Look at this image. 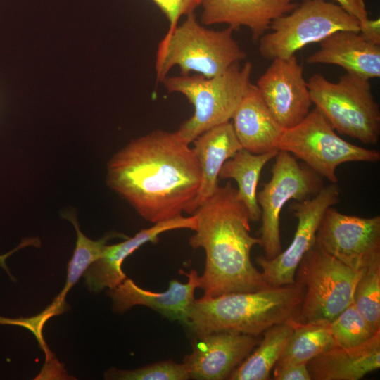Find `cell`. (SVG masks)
I'll return each instance as SVG.
<instances>
[{"instance_id": "obj_26", "label": "cell", "mask_w": 380, "mask_h": 380, "mask_svg": "<svg viewBox=\"0 0 380 380\" xmlns=\"http://www.w3.org/2000/svg\"><path fill=\"white\" fill-rule=\"evenodd\" d=\"M353 303L376 331H380V262L360 271Z\"/></svg>"}, {"instance_id": "obj_29", "label": "cell", "mask_w": 380, "mask_h": 380, "mask_svg": "<svg viewBox=\"0 0 380 380\" xmlns=\"http://www.w3.org/2000/svg\"><path fill=\"white\" fill-rule=\"evenodd\" d=\"M165 15L169 23L167 32H171L182 16L195 12L201 0H152Z\"/></svg>"}, {"instance_id": "obj_3", "label": "cell", "mask_w": 380, "mask_h": 380, "mask_svg": "<svg viewBox=\"0 0 380 380\" xmlns=\"http://www.w3.org/2000/svg\"><path fill=\"white\" fill-rule=\"evenodd\" d=\"M305 289L295 282L251 292L195 299L186 325L196 336L234 332L258 336L270 327L297 320Z\"/></svg>"}, {"instance_id": "obj_28", "label": "cell", "mask_w": 380, "mask_h": 380, "mask_svg": "<svg viewBox=\"0 0 380 380\" xmlns=\"http://www.w3.org/2000/svg\"><path fill=\"white\" fill-rule=\"evenodd\" d=\"M106 379L121 380H187L189 373L182 363L172 360L160 361L132 370L110 369Z\"/></svg>"}, {"instance_id": "obj_7", "label": "cell", "mask_w": 380, "mask_h": 380, "mask_svg": "<svg viewBox=\"0 0 380 380\" xmlns=\"http://www.w3.org/2000/svg\"><path fill=\"white\" fill-rule=\"evenodd\" d=\"M360 21L338 4L326 0H303L290 13L274 20L270 31L259 39L265 59L286 58L305 46L319 42L339 30L360 32Z\"/></svg>"}, {"instance_id": "obj_16", "label": "cell", "mask_w": 380, "mask_h": 380, "mask_svg": "<svg viewBox=\"0 0 380 380\" xmlns=\"http://www.w3.org/2000/svg\"><path fill=\"white\" fill-rule=\"evenodd\" d=\"M196 228L197 219L195 215L190 217L180 215L154 223L152 227L141 229L133 237H128L123 242L106 245L101 257L83 274L89 290L98 292L106 287L113 289L120 284L126 279L122 270L125 259L142 245L148 242H157L160 234L179 229L195 231Z\"/></svg>"}, {"instance_id": "obj_13", "label": "cell", "mask_w": 380, "mask_h": 380, "mask_svg": "<svg viewBox=\"0 0 380 380\" xmlns=\"http://www.w3.org/2000/svg\"><path fill=\"white\" fill-rule=\"evenodd\" d=\"M255 86L266 106L284 129L298 124L310 111L312 102L303 67L295 55L272 61Z\"/></svg>"}, {"instance_id": "obj_14", "label": "cell", "mask_w": 380, "mask_h": 380, "mask_svg": "<svg viewBox=\"0 0 380 380\" xmlns=\"http://www.w3.org/2000/svg\"><path fill=\"white\" fill-rule=\"evenodd\" d=\"M259 341L255 336L226 331L196 336L192 352L185 356L183 363L191 379H227Z\"/></svg>"}, {"instance_id": "obj_22", "label": "cell", "mask_w": 380, "mask_h": 380, "mask_svg": "<svg viewBox=\"0 0 380 380\" xmlns=\"http://www.w3.org/2000/svg\"><path fill=\"white\" fill-rule=\"evenodd\" d=\"M278 152L273 150L255 154L241 148L227 160L220 170L219 179H233L236 182L237 198L246 208L251 221H258L261 217L257 201V186L262 170Z\"/></svg>"}, {"instance_id": "obj_30", "label": "cell", "mask_w": 380, "mask_h": 380, "mask_svg": "<svg viewBox=\"0 0 380 380\" xmlns=\"http://www.w3.org/2000/svg\"><path fill=\"white\" fill-rule=\"evenodd\" d=\"M336 1L338 5L360 21L361 26L360 32L365 30L370 20L368 16L365 0Z\"/></svg>"}, {"instance_id": "obj_12", "label": "cell", "mask_w": 380, "mask_h": 380, "mask_svg": "<svg viewBox=\"0 0 380 380\" xmlns=\"http://www.w3.org/2000/svg\"><path fill=\"white\" fill-rule=\"evenodd\" d=\"M337 183L323 186L312 198L296 201L290 208L298 220L296 230L289 246L277 256L267 259L256 258L267 284L277 287L293 284L296 270L304 255L315 244L316 234L325 211L339 201Z\"/></svg>"}, {"instance_id": "obj_25", "label": "cell", "mask_w": 380, "mask_h": 380, "mask_svg": "<svg viewBox=\"0 0 380 380\" xmlns=\"http://www.w3.org/2000/svg\"><path fill=\"white\" fill-rule=\"evenodd\" d=\"M63 217L70 220L74 225L77 239L72 258L68 264L66 284L61 293L57 296V298L62 301L65 300L68 291L77 282L87 269L101 257L107 241L112 237L123 236L113 234L106 235L99 240L93 241L86 237L80 231L74 214L65 213Z\"/></svg>"}, {"instance_id": "obj_9", "label": "cell", "mask_w": 380, "mask_h": 380, "mask_svg": "<svg viewBox=\"0 0 380 380\" xmlns=\"http://www.w3.org/2000/svg\"><path fill=\"white\" fill-rule=\"evenodd\" d=\"M359 274L315 243L295 274L296 282L305 289L296 321L331 322L353 303Z\"/></svg>"}, {"instance_id": "obj_6", "label": "cell", "mask_w": 380, "mask_h": 380, "mask_svg": "<svg viewBox=\"0 0 380 380\" xmlns=\"http://www.w3.org/2000/svg\"><path fill=\"white\" fill-rule=\"evenodd\" d=\"M369 80L346 72L332 82L314 74L308 87L312 103L339 133L366 144H375L380 134V110Z\"/></svg>"}, {"instance_id": "obj_18", "label": "cell", "mask_w": 380, "mask_h": 380, "mask_svg": "<svg viewBox=\"0 0 380 380\" xmlns=\"http://www.w3.org/2000/svg\"><path fill=\"white\" fill-rule=\"evenodd\" d=\"M319 43V49L307 58L309 64L338 65L367 80L380 77V44L360 32L339 30Z\"/></svg>"}, {"instance_id": "obj_5", "label": "cell", "mask_w": 380, "mask_h": 380, "mask_svg": "<svg viewBox=\"0 0 380 380\" xmlns=\"http://www.w3.org/2000/svg\"><path fill=\"white\" fill-rule=\"evenodd\" d=\"M253 64L236 63L222 74L208 78L201 75L166 77L162 82L169 93L184 95L194 106V114L177 130L191 143L197 137L232 117L251 85Z\"/></svg>"}, {"instance_id": "obj_1", "label": "cell", "mask_w": 380, "mask_h": 380, "mask_svg": "<svg viewBox=\"0 0 380 380\" xmlns=\"http://www.w3.org/2000/svg\"><path fill=\"white\" fill-rule=\"evenodd\" d=\"M189 144L177 131L162 129L134 139L109 161L108 184L151 223L180 216L201 182Z\"/></svg>"}, {"instance_id": "obj_4", "label": "cell", "mask_w": 380, "mask_h": 380, "mask_svg": "<svg viewBox=\"0 0 380 380\" xmlns=\"http://www.w3.org/2000/svg\"><path fill=\"white\" fill-rule=\"evenodd\" d=\"M234 30L207 28L196 18L195 12L186 15L184 21L167 32L158 44L156 80L162 82L175 66L181 75L195 72L205 77L219 75L246 57V53L233 37Z\"/></svg>"}, {"instance_id": "obj_32", "label": "cell", "mask_w": 380, "mask_h": 380, "mask_svg": "<svg viewBox=\"0 0 380 380\" xmlns=\"http://www.w3.org/2000/svg\"><path fill=\"white\" fill-rule=\"evenodd\" d=\"M29 246H40V241L37 238H28L24 239L20 245H18L16 248L11 250L7 253H5L4 255H0V266L5 270V271L10 275V277L12 278V279H14L12 277V275L10 274L9 269L7 267L6 264V260L8 257H9L11 255L16 252L17 251L20 250L22 248Z\"/></svg>"}, {"instance_id": "obj_11", "label": "cell", "mask_w": 380, "mask_h": 380, "mask_svg": "<svg viewBox=\"0 0 380 380\" xmlns=\"http://www.w3.org/2000/svg\"><path fill=\"white\" fill-rule=\"evenodd\" d=\"M315 243L355 271L380 262V216L361 217L329 208Z\"/></svg>"}, {"instance_id": "obj_23", "label": "cell", "mask_w": 380, "mask_h": 380, "mask_svg": "<svg viewBox=\"0 0 380 380\" xmlns=\"http://www.w3.org/2000/svg\"><path fill=\"white\" fill-rule=\"evenodd\" d=\"M292 320L277 324L263 332V338L248 357L229 374L230 380H268L293 332Z\"/></svg>"}, {"instance_id": "obj_20", "label": "cell", "mask_w": 380, "mask_h": 380, "mask_svg": "<svg viewBox=\"0 0 380 380\" xmlns=\"http://www.w3.org/2000/svg\"><path fill=\"white\" fill-rule=\"evenodd\" d=\"M231 120L243 148L255 154L278 150L284 129L266 106L255 85L251 84Z\"/></svg>"}, {"instance_id": "obj_31", "label": "cell", "mask_w": 380, "mask_h": 380, "mask_svg": "<svg viewBox=\"0 0 380 380\" xmlns=\"http://www.w3.org/2000/svg\"><path fill=\"white\" fill-rule=\"evenodd\" d=\"M276 380H311L307 364L301 363L288 366L273 373Z\"/></svg>"}, {"instance_id": "obj_27", "label": "cell", "mask_w": 380, "mask_h": 380, "mask_svg": "<svg viewBox=\"0 0 380 380\" xmlns=\"http://www.w3.org/2000/svg\"><path fill=\"white\" fill-rule=\"evenodd\" d=\"M336 346L352 348L360 346L376 333L352 303L330 322Z\"/></svg>"}, {"instance_id": "obj_8", "label": "cell", "mask_w": 380, "mask_h": 380, "mask_svg": "<svg viewBox=\"0 0 380 380\" xmlns=\"http://www.w3.org/2000/svg\"><path fill=\"white\" fill-rule=\"evenodd\" d=\"M331 183H337L336 170L349 162L377 163L380 153L354 145L341 138L316 107L296 125L285 129L277 145Z\"/></svg>"}, {"instance_id": "obj_33", "label": "cell", "mask_w": 380, "mask_h": 380, "mask_svg": "<svg viewBox=\"0 0 380 380\" xmlns=\"http://www.w3.org/2000/svg\"><path fill=\"white\" fill-rule=\"evenodd\" d=\"M379 19L369 20L365 30L360 33L364 37L377 44H380V24Z\"/></svg>"}, {"instance_id": "obj_10", "label": "cell", "mask_w": 380, "mask_h": 380, "mask_svg": "<svg viewBox=\"0 0 380 380\" xmlns=\"http://www.w3.org/2000/svg\"><path fill=\"white\" fill-rule=\"evenodd\" d=\"M269 182L257 193L261 210L260 246L265 258L272 259L281 251L280 215L290 200L302 201L315 196L323 187L320 176L299 164L290 153L279 151Z\"/></svg>"}, {"instance_id": "obj_24", "label": "cell", "mask_w": 380, "mask_h": 380, "mask_svg": "<svg viewBox=\"0 0 380 380\" xmlns=\"http://www.w3.org/2000/svg\"><path fill=\"white\" fill-rule=\"evenodd\" d=\"M292 324L293 332L273 368V373L290 365L307 364L321 353L336 346L329 322L292 320Z\"/></svg>"}, {"instance_id": "obj_17", "label": "cell", "mask_w": 380, "mask_h": 380, "mask_svg": "<svg viewBox=\"0 0 380 380\" xmlns=\"http://www.w3.org/2000/svg\"><path fill=\"white\" fill-rule=\"evenodd\" d=\"M298 0H201V21L204 25L227 24L234 30L246 27L256 43L271 23L293 9Z\"/></svg>"}, {"instance_id": "obj_15", "label": "cell", "mask_w": 380, "mask_h": 380, "mask_svg": "<svg viewBox=\"0 0 380 380\" xmlns=\"http://www.w3.org/2000/svg\"><path fill=\"white\" fill-rule=\"evenodd\" d=\"M188 277L185 284L172 279L168 289L153 292L137 286L132 279H125L120 284L108 291L113 310L123 312L133 306H146L164 317L186 324L189 312L195 300L194 292L199 286L198 273L192 270L184 272Z\"/></svg>"}, {"instance_id": "obj_21", "label": "cell", "mask_w": 380, "mask_h": 380, "mask_svg": "<svg viewBox=\"0 0 380 380\" xmlns=\"http://www.w3.org/2000/svg\"><path fill=\"white\" fill-rule=\"evenodd\" d=\"M311 380H359L380 367V332L352 348L335 346L307 363Z\"/></svg>"}, {"instance_id": "obj_2", "label": "cell", "mask_w": 380, "mask_h": 380, "mask_svg": "<svg viewBox=\"0 0 380 380\" xmlns=\"http://www.w3.org/2000/svg\"><path fill=\"white\" fill-rule=\"evenodd\" d=\"M193 214L197 228L189 244L205 253L204 271L198 277L203 296L251 292L269 286L251 260V249L260 246L261 240L251 235L248 211L230 182L218 186Z\"/></svg>"}, {"instance_id": "obj_19", "label": "cell", "mask_w": 380, "mask_h": 380, "mask_svg": "<svg viewBox=\"0 0 380 380\" xmlns=\"http://www.w3.org/2000/svg\"><path fill=\"white\" fill-rule=\"evenodd\" d=\"M192 142L200 167L201 182L198 193L186 211L191 215L218 187L219 174L224 162L243 148L231 121L208 129Z\"/></svg>"}]
</instances>
